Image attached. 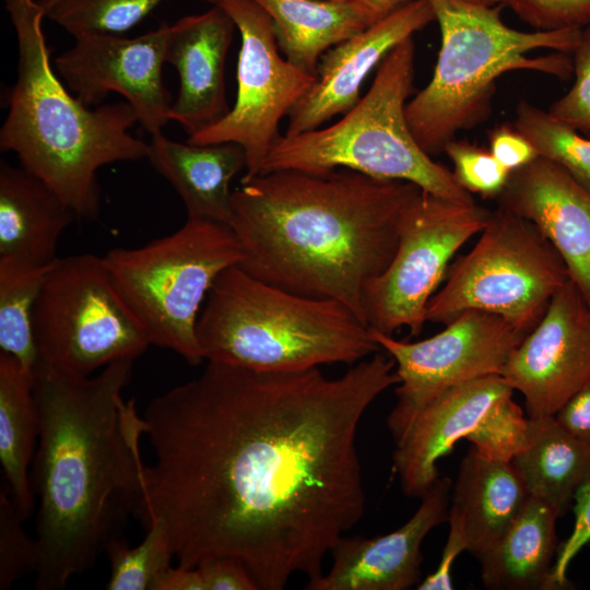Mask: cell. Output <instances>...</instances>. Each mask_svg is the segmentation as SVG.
Listing matches in <instances>:
<instances>
[{
	"instance_id": "cell-1",
	"label": "cell",
	"mask_w": 590,
	"mask_h": 590,
	"mask_svg": "<svg viewBox=\"0 0 590 590\" xmlns=\"http://www.w3.org/2000/svg\"><path fill=\"white\" fill-rule=\"evenodd\" d=\"M378 352L338 378L319 367L257 371L206 362L144 413L154 449L135 517L167 530L178 566L241 562L260 590L323 575L326 555L366 506L357 430L398 385Z\"/></svg>"
},
{
	"instance_id": "cell-2",
	"label": "cell",
	"mask_w": 590,
	"mask_h": 590,
	"mask_svg": "<svg viewBox=\"0 0 590 590\" xmlns=\"http://www.w3.org/2000/svg\"><path fill=\"white\" fill-rule=\"evenodd\" d=\"M131 359L97 376L71 374L38 361L33 394L39 444L31 483L39 500L36 589L59 590L94 566L121 536L143 493L140 437L145 423L122 390Z\"/></svg>"
},
{
	"instance_id": "cell-3",
	"label": "cell",
	"mask_w": 590,
	"mask_h": 590,
	"mask_svg": "<svg viewBox=\"0 0 590 590\" xmlns=\"http://www.w3.org/2000/svg\"><path fill=\"white\" fill-rule=\"evenodd\" d=\"M421 191L347 168L259 174L232 196L238 266L291 293L338 300L366 324L365 287L392 260L405 210Z\"/></svg>"
},
{
	"instance_id": "cell-4",
	"label": "cell",
	"mask_w": 590,
	"mask_h": 590,
	"mask_svg": "<svg viewBox=\"0 0 590 590\" xmlns=\"http://www.w3.org/2000/svg\"><path fill=\"white\" fill-rule=\"evenodd\" d=\"M17 38V78L8 90L0 149L51 188L76 220L101 211L97 170L116 162L148 157L149 143L129 130L139 121L127 103L90 109L57 78L43 32L44 8L36 0H4Z\"/></svg>"
},
{
	"instance_id": "cell-5",
	"label": "cell",
	"mask_w": 590,
	"mask_h": 590,
	"mask_svg": "<svg viewBox=\"0 0 590 590\" xmlns=\"http://www.w3.org/2000/svg\"><path fill=\"white\" fill-rule=\"evenodd\" d=\"M427 1L439 25L440 49L432 79L406 103L405 116L428 155L488 117L504 73L529 70L562 80L573 74L567 54L577 47L582 27L523 32L503 22L499 4Z\"/></svg>"
},
{
	"instance_id": "cell-6",
	"label": "cell",
	"mask_w": 590,
	"mask_h": 590,
	"mask_svg": "<svg viewBox=\"0 0 590 590\" xmlns=\"http://www.w3.org/2000/svg\"><path fill=\"white\" fill-rule=\"evenodd\" d=\"M203 358L257 371L354 365L380 349L345 305L268 284L238 264L215 280L197 322Z\"/></svg>"
},
{
	"instance_id": "cell-7",
	"label": "cell",
	"mask_w": 590,
	"mask_h": 590,
	"mask_svg": "<svg viewBox=\"0 0 590 590\" xmlns=\"http://www.w3.org/2000/svg\"><path fill=\"white\" fill-rule=\"evenodd\" d=\"M414 50L412 37L398 44L378 66L366 94L334 123L281 135L261 174L347 168L378 179L409 181L455 202L474 203L453 173L435 162L409 128L405 106L413 88Z\"/></svg>"
},
{
	"instance_id": "cell-8",
	"label": "cell",
	"mask_w": 590,
	"mask_h": 590,
	"mask_svg": "<svg viewBox=\"0 0 590 590\" xmlns=\"http://www.w3.org/2000/svg\"><path fill=\"white\" fill-rule=\"evenodd\" d=\"M243 259L226 224L189 219L176 232L138 248H114L104 260L151 344L191 365L202 356L197 322L215 280Z\"/></svg>"
},
{
	"instance_id": "cell-9",
	"label": "cell",
	"mask_w": 590,
	"mask_h": 590,
	"mask_svg": "<svg viewBox=\"0 0 590 590\" xmlns=\"http://www.w3.org/2000/svg\"><path fill=\"white\" fill-rule=\"evenodd\" d=\"M473 248L449 266L426 321L447 324L468 310L496 314L524 332L570 279L562 258L528 220L499 205Z\"/></svg>"
},
{
	"instance_id": "cell-10",
	"label": "cell",
	"mask_w": 590,
	"mask_h": 590,
	"mask_svg": "<svg viewBox=\"0 0 590 590\" xmlns=\"http://www.w3.org/2000/svg\"><path fill=\"white\" fill-rule=\"evenodd\" d=\"M38 361L90 376L151 345L104 260L93 253L57 259L33 316Z\"/></svg>"
},
{
	"instance_id": "cell-11",
	"label": "cell",
	"mask_w": 590,
	"mask_h": 590,
	"mask_svg": "<svg viewBox=\"0 0 590 590\" xmlns=\"http://www.w3.org/2000/svg\"><path fill=\"white\" fill-rule=\"evenodd\" d=\"M488 214L475 202H455L422 190L405 210L392 260L365 287L368 328L392 335L405 327L418 335L428 300L446 278L451 258L481 233Z\"/></svg>"
},
{
	"instance_id": "cell-12",
	"label": "cell",
	"mask_w": 590,
	"mask_h": 590,
	"mask_svg": "<svg viewBox=\"0 0 590 590\" xmlns=\"http://www.w3.org/2000/svg\"><path fill=\"white\" fill-rule=\"evenodd\" d=\"M240 33L237 94L232 109L215 123L189 135L188 143H236L246 154L241 181L262 172L267 155L281 137L284 116L305 96L316 75L283 58L272 22L253 0H216Z\"/></svg>"
},
{
	"instance_id": "cell-13",
	"label": "cell",
	"mask_w": 590,
	"mask_h": 590,
	"mask_svg": "<svg viewBox=\"0 0 590 590\" xmlns=\"http://www.w3.org/2000/svg\"><path fill=\"white\" fill-rule=\"evenodd\" d=\"M439 333L416 342L371 331L374 340L396 362L400 382L397 403L387 417L398 440L416 415L446 390L468 381L500 375L527 332L488 311L468 310Z\"/></svg>"
},
{
	"instance_id": "cell-14",
	"label": "cell",
	"mask_w": 590,
	"mask_h": 590,
	"mask_svg": "<svg viewBox=\"0 0 590 590\" xmlns=\"http://www.w3.org/2000/svg\"><path fill=\"white\" fill-rule=\"evenodd\" d=\"M169 26L133 38L115 34H84L58 56L54 66L69 90L86 106L116 92L134 109L152 135L162 132L172 106L162 69Z\"/></svg>"
},
{
	"instance_id": "cell-15",
	"label": "cell",
	"mask_w": 590,
	"mask_h": 590,
	"mask_svg": "<svg viewBox=\"0 0 590 590\" xmlns=\"http://www.w3.org/2000/svg\"><path fill=\"white\" fill-rule=\"evenodd\" d=\"M500 376L526 400L528 416L555 414L590 381V315L569 279L512 351Z\"/></svg>"
},
{
	"instance_id": "cell-16",
	"label": "cell",
	"mask_w": 590,
	"mask_h": 590,
	"mask_svg": "<svg viewBox=\"0 0 590 590\" xmlns=\"http://www.w3.org/2000/svg\"><path fill=\"white\" fill-rule=\"evenodd\" d=\"M433 21L427 0H408L326 51L319 60L315 83L287 116L285 135L317 129L349 111L362 97L361 86L373 69L398 44Z\"/></svg>"
},
{
	"instance_id": "cell-17",
	"label": "cell",
	"mask_w": 590,
	"mask_h": 590,
	"mask_svg": "<svg viewBox=\"0 0 590 590\" xmlns=\"http://www.w3.org/2000/svg\"><path fill=\"white\" fill-rule=\"evenodd\" d=\"M452 482L438 477L402 527L371 539L343 536L332 548L328 574L308 590H405L421 580V545L429 531L448 521Z\"/></svg>"
},
{
	"instance_id": "cell-18",
	"label": "cell",
	"mask_w": 590,
	"mask_h": 590,
	"mask_svg": "<svg viewBox=\"0 0 590 590\" xmlns=\"http://www.w3.org/2000/svg\"><path fill=\"white\" fill-rule=\"evenodd\" d=\"M497 199L547 239L590 309V192L560 166L539 156L511 172Z\"/></svg>"
},
{
	"instance_id": "cell-19",
	"label": "cell",
	"mask_w": 590,
	"mask_h": 590,
	"mask_svg": "<svg viewBox=\"0 0 590 590\" xmlns=\"http://www.w3.org/2000/svg\"><path fill=\"white\" fill-rule=\"evenodd\" d=\"M235 23L217 4L169 26L165 62L179 76V91L169 110L191 135L223 118L228 111L225 61Z\"/></svg>"
},
{
	"instance_id": "cell-20",
	"label": "cell",
	"mask_w": 590,
	"mask_h": 590,
	"mask_svg": "<svg viewBox=\"0 0 590 590\" xmlns=\"http://www.w3.org/2000/svg\"><path fill=\"white\" fill-rule=\"evenodd\" d=\"M510 392L503 376L491 375L455 386L423 408L396 440L393 469L403 493L422 498L439 477L438 460L474 429L494 401Z\"/></svg>"
},
{
	"instance_id": "cell-21",
	"label": "cell",
	"mask_w": 590,
	"mask_h": 590,
	"mask_svg": "<svg viewBox=\"0 0 590 590\" xmlns=\"http://www.w3.org/2000/svg\"><path fill=\"white\" fill-rule=\"evenodd\" d=\"M181 198L189 219L228 225L232 215L231 182L246 169V154L236 143L192 144L151 135L148 157Z\"/></svg>"
},
{
	"instance_id": "cell-22",
	"label": "cell",
	"mask_w": 590,
	"mask_h": 590,
	"mask_svg": "<svg viewBox=\"0 0 590 590\" xmlns=\"http://www.w3.org/2000/svg\"><path fill=\"white\" fill-rule=\"evenodd\" d=\"M529 496L511 462L487 459L472 448L452 485L449 517L461 524L468 551L477 558L502 539Z\"/></svg>"
},
{
	"instance_id": "cell-23",
	"label": "cell",
	"mask_w": 590,
	"mask_h": 590,
	"mask_svg": "<svg viewBox=\"0 0 590 590\" xmlns=\"http://www.w3.org/2000/svg\"><path fill=\"white\" fill-rule=\"evenodd\" d=\"M76 216L44 181L25 168L0 164V257L49 264L63 231Z\"/></svg>"
},
{
	"instance_id": "cell-24",
	"label": "cell",
	"mask_w": 590,
	"mask_h": 590,
	"mask_svg": "<svg viewBox=\"0 0 590 590\" xmlns=\"http://www.w3.org/2000/svg\"><path fill=\"white\" fill-rule=\"evenodd\" d=\"M269 15L285 58L316 75L322 55L367 28L380 16L365 2L350 0H253Z\"/></svg>"
},
{
	"instance_id": "cell-25",
	"label": "cell",
	"mask_w": 590,
	"mask_h": 590,
	"mask_svg": "<svg viewBox=\"0 0 590 590\" xmlns=\"http://www.w3.org/2000/svg\"><path fill=\"white\" fill-rule=\"evenodd\" d=\"M562 514L529 496L520 514L486 553L479 556L487 589H546L557 553L555 523Z\"/></svg>"
},
{
	"instance_id": "cell-26",
	"label": "cell",
	"mask_w": 590,
	"mask_h": 590,
	"mask_svg": "<svg viewBox=\"0 0 590 590\" xmlns=\"http://www.w3.org/2000/svg\"><path fill=\"white\" fill-rule=\"evenodd\" d=\"M39 422L33 394V371L0 354V461L7 491L23 520L34 509L28 474Z\"/></svg>"
},
{
	"instance_id": "cell-27",
	"label": "cell",
	"mask_w": 590,
	"mask_h": 590,
	"mask_svg": "<svg viewBox=\"0 0 590 590\" xmlns=\"http://www.w3.org/2000/svg\"><path fill=\"white\" fill-rule=\"evenodd\" d=\"M531 420L532 438L511 463L530 496L563 514L577 488L590 479V447L567 432L554 416Z\"/></svg>"
},
{
	"instance_id": "cell-28",
	"label": "cell",
	"mask_w": 590,
	"mask_h": 590,
	"mask_svg": "<svg viewBox=\"0 0 590 590\" xmlns=\"http://www.w3.org/2000/svg\"><path fill=\"white\" fill-rule=\"evenodd\" d=\"M55 261L36 264L14 257H0L1 353L13 356L30 371L38 362L33 326L35 304Z\"/></svg>"
},
{
	"instance_id": "cell-29",
	"label": "cell",
	"mask_w": 590,
	"mask_h": 590,
	"mask_svg": "<svg viewBox=\"0 0 590 590\" xmlns=\"http://www.w3.org/2000/svg\"><path fill=\"white\" fill-rule=\"evenodd\" d=\"M514 126L529 139L540 157L560 166L590 192V137L527 101L517 105Z\"/></svg>"
},
{
	"instance_id": "cell-30",
	"label": "cell",
	"mask_w": 590,
	"mask_h": 590,
	"mask_svg": "<svg viewBox=\"0 0 590 590\" xmlns=\"http://www.w3.org/2000/svg\"><path fill=\"white\" fill-rule=\"evenodd\" d=\"M135 547L122 538L114 539L105 550L109 559L108 590H154L175 557L165 524L152 521Z\"/></svg>"
},
{
	"instance_id": "cell-31",
	"label": "cell",
	"mask_w": 590,
	"mask_h": 590,
	"mask_svg": "<svg viewBox=\"0 0 590 590\" xmlns=\"http://www.w3.org/2000/svg\"><path fill=\"white\" fill-rule=\"evenodd\" d=\"M162 0H54L45 17L72 36L125 32L144 19Z\"/></svg>"
},
{
	"instance_id": "cell-32",
	"label": "cell",
	"mask_w": 590,
	"mask_h": 590,
	"mask_svg": "<svg viewBox=\"0 0 590 590\" xmlns=\"http://www.w3.org/2000/svg\"><path fill=\"white\" fill-rule=\"evenodd\" d=\"M512 393L494 401L465 437L475 451L487 459L511 462L532 438L533 421L526 417L522 409L514 401Z\"/></svg>"
},
{
	"instance_id": "cell-33",
	"label": "cell",
	"mask_w": 590,
	"mask_h": 590,
	"mask_svg": "<svg viewBox=\"0 0 590 590\" xmlns=\"http://www.w3.org/2000/svg\"><path fill=\"white\" fill-rule=\"evenodd\" d=\"M23 518L7 489L0 491V590L10 589L39 564L37 541L25 532Z\"/></svg>"
},
{
	"instance_id": "cell-34",
	"label": "cell",
	"mask_w": 590,
	"mask_h": 590,
	"mask_svg": "<svg viewBox=\"0 0 590 590\" xmlns=\"http://www.w3.org/2000/svg\"><path fill=\"white\" fill-rule=\"evenodd\" d=\"M453 164V176L468 192L483 198H498L511 172L489 152L464 140H451L444 151Z\"/></svg>"
},
{
	"instance_id": "cell-35",
	"label": "cell",
	"mask_w": 590,
	"mask_h": 590,
	"mask_svg": "<svg viewBox=\"0 0 590 590\" xmlns=\"http://www.w3.org/2000/svg\"><path fill=\"white\" fill-rule=\"evenodd\" d=\"M573 54L574 84L547 111L583 135L590 137V24L582 27Z\"/></svg>"
},
{
	"instance_id": "cell-36",
	"label": "cell",
	"mask_w": 590,
	"mask_h": 590,
	"mask_svg": "<svg viewBox=\"0 0 590 590\" xmlns=\"http://www.w3.org/2000/svg\"><path fill=\"white\" fill-rule=\"evenodd\" d=\"M511 9L538 31L585 27L590 24V0H494Z\"/></svg>"
},
{
	"instance_id": "cell-37",
	"label": "cell",
	"mask_w": 590,
	"mask_h": 590,
	"mask_svg": "<svg viewBox=\"0 0 590 590\" xmlns=\"http://www.w3.org/2000/svg\"><path fill=\"white\" fill-rule=\"evenodd\" d=\"M575 522L570 535L557 548L546 590L564 589L569 585L567 570L575 556L590 543V479L576 491Z\"/></svg>"
},
{
	"instance_id": "cell-38",
	"label": "cell",
	"mask_w": 590,
	"mask_h": 590,
	"mask_svg": "<svg viewBox=\"0 0 590 590\" xmlns=\"http://www.w3.org/2000/svg\"><path fill=\"white\" fill-rule=\"evenodd\" d=\"M487 139L489 152L510 172L519 169L539 157L529 139L514 125L496 126L488 131Z\"/></svg>"
},
{
	"instance_id": "cell-39",
	"label": "cell",
	"mask_w": 590,
	"mask_h": 590,
	"mask_svg": "<svg viewBox=\"0 0 590 590\" xmlns=\"http://www.w3.org/2000/svg\"><path fill=\"white\" fill-rule=\"evenodd\" d=\"M205 590H258L246 566L233 557H215L197 566Z\"/></svg>"
},
{
	"instance_id": "cell-40",
	"label": "cell",
	"mask_w": 590,
	"mask_h": 590,
	"mask_svg": "<svg viewBox=\"0 0 590 590\" xmlns=\"http://www.w3.org/2000/svg\"><path fill=\"white\" fill-rule=\"evenodd\" d=\"M449 533L440 562L436 570L417 585L418 590H451V568L458 555L468 551L469 543L461 524L453 518L448 519Z\"/></svg>"
},
{
	"instance_id": "cell-41",
	"label": "cell",
	"mask_w": 590,
	"mask_h": 590,
	"mask_svg": "<svg viewBox=\"0 0 590 590\" xmlns=\"http://www.w3.org/2000/svg\"><path fill=\"white\" fill-rule=\"evenodd\" d=\"M554 417L567 432L590 447V381Z\"/></svg>"
},
{
	"instance_id": "cell-42",
	"label": "cell",
	"mask_w": 590,
	"mask_h": 590,
	"mask_svg": "<svg viewBox=\"0 0 590 590\" xmlns=\"http://www.w3.org/2000/svg\"><path fill=\"white\" fill-rule=\"evenodd\" d=\"M154 590H205V588L197 567L170 566L157 580Z\"/></svg>"
},
{
	"instance_id": "cell-43",
	"label": "cell",
	"mask_w": 590,
	"mask_h": 590,
	"mask_svg": "<svg viewBox=\"0 0 590 590\" xmlns=\"http://www.w3.org/2000/svg\"><path fill=\"white\" fill-rule=\"evenodd\" d=\"M373 10L381 17L399 8L408 0H366Z\"/></svg>"
},
{
	"instance_id": "cell-44",
	"label": "cell",
	"mask_w": 590,
	"mask_h": 590,
	"mask_svg": "<svg viewBox=\"0 0 590 590\" xmlns=\"http://www.w3.org/2000/svg\"><path fill=\"white\" fill-rule=\"evenodd\" d=\"M463 1H467V2H470V3H475V4H481V5H488V7H492V5L496 4L494 0H463Z\"/></svg>"
},
{
	"instance_id": "cell-45",
	"label": "cell",
	"mask_w": 590,
	"mask_h": 590,
	"mask_svg": "<svg viewBox=\"0 0 590 590\" xmlns=\"http://www.w3.org/2000/svg\"><path fill=\"white\" fill-rule=\"evenodd\" d=\"M45 10L54 0H36Z\"/></svg>"
},
{
	"instance_id": "cell-46",
	"label": "cell",
	"mask_w": 590,
	"mask_h": 590,
	"mask_svg": "<svg viewBox=\"0 0 590 590\" xmlns=\"http://www.w3.org/2000/svg\"><path fill=\"white\" fill-rule=\"evenodd\" d=\"M350 1H359V2H365V3H367L366 0H350ZM367 4H368V3H367ZM368 5H369V4H368ZM371 9H373V8H371Z\"/></svg>"
},
{
	"instance_id": "cell-47",
	"label": "cell",
	"mask_w": 590,
	"mask_h": 590,
	"mask_svg": "<svg viewBox=\"0 0 590 590\" xmlns=\"http://www.w3.org/2000/svg\"><path fill=\"white\" fill-rule=\"evenodd\" d=\"M202 1H208L214 4L216 0H202Z\"/></svg>"
},
{
	"instance_id": "cell-48",
	"label": "cell",
	"mask_w": 590,
	"mask_h": 590,
	"mask_svg": "<svg viewBox=\"0 0 590 590\" xmlns=\"http://www.w3.org/2000/svg\"><path fill=\"white\" fill-rule=\"evenodd\" d=\"M589 315H590V309H589Z\"/></svg>"
}]
</instances>
